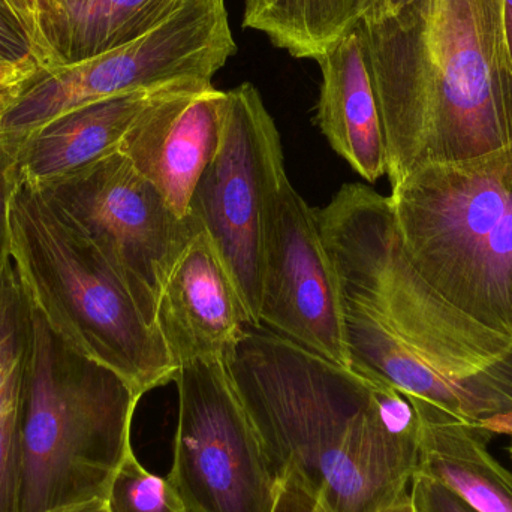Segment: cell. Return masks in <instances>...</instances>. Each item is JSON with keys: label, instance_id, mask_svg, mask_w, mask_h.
Here are the masks:
<instances>
[{"label": "cell", "instance_id": "d4e9b609", "mask_svg": "<svg viewBox=\"0 0 512 512\" xmlns=\"http://www.w3.org/2000/svg\"><path fill=\"white\" fill-rule=\"evenodd\" d=\"M12 164L14 149L8 140L0 137V273L11 258L8 240V195L11 188Z\"/></svg>", "mask_w": 512, "mask_h": 512}, {"label": "cell", "instance_id": "1f68e13d", "mask_svg": "<svg viewBox=\"0 0 512 512\" xmlns=\"http://www.w3.org/2000/svg\"><path fill=\"white\" fill-rule=\"evenodd\" d=\"M27 2H29L30 8H32L33 14H35V2H36V0H27ZM35 21H36V18H35ZM41 59H42V57H41Z\"/></svg>", "mask_w": 512, "mask_h": 512}, {"label": "cell", "instance_id": "7402d4cb", "mask_svg": "<svg viewBox=\"0 0 512 512\" xmlns=\"http://www.w3.org/2000/svg\"><path fill=\"white\" fill-rule=\"evenodd\" d=\"M0 56L11 60L36 59L42 65L32 29L9 0H0Z\"/></svg>", "mask_w": 512, "mask_h": 512}, {"label": "cell", "instance_id": "3957f363", "mask_svg": "<svg viewBox=\"0 0 512 512\" xmlns=\"http://www.w3.org/2000/svg\"><path fill=\"white\" fill-rule=\"evenodd\" d=\"M504 0H414L358 23L387 144L391 186L427 164L512 144V69Z\"/></svg>", "mask_w": 512, "mask_h": 512}, {"label": "cell", "instance_id": "7a4b0ae2", "mask_svg": "<svg viewBox=\"0 0 512 512\" xmlns=\"http://www.w3.org/2000/svg\"><path fill=\"white\" fill-rule=\"evenodd\" d=\"M225 363L277 483L294 478L327 512H381L408 492L418 417L405 393L264 327Z\"/></svg>", "mask_w": 512, "mask_h": 512}, {"label": "cell", "instance_id": "30bf717a", "mask_svg": "<svg viewBox=\"0 0 512 512\" xmlns=\"http://www.w3.org/2000/svg\"><path fill=\"white\" fill-rule=\"evenodd\" d=\"M168 480L191 512H273L277 483L227 363H183Z\"/></svg>", "mask_w": 512, "mask_h": 512}, {"label": "cell", "instance_id": "603a6c76", "mask_svg": "<svg viewBox=\"0 0 512 512\" xmlns=\"http://www.w3.org/2000/svg\"><path fill=\"white\" fill-rule=\"evenodd\" d=\"M409 495L415 512H475L444 484L421 471H415Z\"/></svg>", "mask_w": 512, "mask_h": 512}, {"label": "cell", "instance_id": "e575fe53", "mask_svg": "<svg viewBox=\"0 0 512 512\" xmlns=\"http://www.w3.org/2000/svg\"><path fill=\"white\" fill-rule=\"evenodd\" d=\"M2 110H3V107H2V105H0V111H2Z\"/></svg>", "mask_w": 512, "mask_h": 512}, {"label": "cell", "instance_id": "7c38bea8", "mask_svg": "<svg viewBox=\"0 0 512 512\" xmlns=\"http://www.w3.org/2000/svg\"><path fill=\"white\" fill-rule=\"evenodd\" d=\"M225 92L212 81L162 87L119 146L174 215L191 218L192 195L212 162L224 125Z\"/></svg>", "mask_w": 512, "mask_h": 512}, {"label": "cell", "instance_id": "8992f818", "mask_svg": "<svg viewBox=\"0 0 512 512\" xmlns=\"http://www.w3.org/2000/svg\"><path fill=\"white\" fill-rule=\"evenodd\" d=\"M388 198L403 251L424 282L512 336V144L415 168Z\"/></svg>", "mask_w": 512, "mask_h": 512}, {"label": "cell", "instance_id": "4fadbf2b", "mask_svg": "<svg viewBox=\"0 0 512 512\" xmlns=\"http://www.w3.org/2000/svg\"><path fill=\"white\" fill-rule=\"evenodd\" d=\"M155 324L177 367L222 358L254 327L242 294L209 234L198 231L171 267Z\"/></svg>", "mask_w": 512, "mask_h": 512}, {"label": "cell", "instance_id": "cb8c5ba5", "mask_svg": "<svg viewBox=\"0 0 512 512\" xmlns=\"http://www.w3.org/2000/svg\"><path fill=\"white\" fill-rule=\"evenodd\" d=\"M42 71L44 66L39 60H11L0 56V105L3 110L17 101Z\"/></svg>", "mask_w": 512, "mask_h": 512}, {"label": "cell", "instance_id": "ffe728a7", "mask_svg": "<svg viewBox=\"0 0 512 512\" xmlns=\"http://www.w3.org/2000/svg\"><path fill=\"white\" fill-rule=\"evenodd\" d=\"M105 504L110 512H191L168 477L147 471L132 447L111 478Z\"/></svg>", "mask_w": 512, "mask_h": 512}, {"label": "cell", "instance_id": "2e32d148", "mask_svg": "<svg viewBox=\"0 0 512 512\" xmlns=\"http://www.w3.org/2000/svg\"><path fill=\"white\" fill-rule=\"evenodd\" d=\"M408 397L418 417L417 471L444 484L472 511L512 512V472L490 453L492 433Z\"/></svg>", "mask_w": 512, "mask_h": 512}, {"label": "cell", "instance_id": "4316f807", "mask_svg": "<svg viewBox=\"0 0 512 512\" xmlns=\"http://www.w3.org/2000/svg\"><path fill=\"white\" fill-rule=\"evenodd\" d=\"M414 0H367L360 23L379 24L399 15Z\"/></svg>", "mask_w": 512, "mask_h": 512}, {"label": "cell", "instance_id": "9c48e42d", "mask_svg": "<svg viewBox=\"0 0 512 512\" xmlns=\"http://www.w3.org/2000/svg\"><path fill=\"white\" fill-rule=\"evenodd\" d=\"M35 186L89 237L156 327L159 292L200 224L174 215L119 149Z\"/></svg>", "mask_w": 512, "mask_h": 512}, {"label": "cell", "instance_id": "ba28073f", "mask_svg": "<svg viewBox=\"0 0 512 512\" xmlns=\"http://www.w3.org/2000/svg\"><path fill=\"white\" fill-rule=\"evenodd\" d=\"M282 143L258 89L225 92L221 141L192 195L191 215L218 249L259 327L268 207L285 176Z\"/></svg>", "mask_w": 512, "mask_h": 512}, {"label": "cell", "instance_id": "e0dca14e", "mask_svg": "<svg viewBox=\"0 0 512 512\" xmlns=\"http://www.w3.org/2000/svg\"><path fill=\"white\" fill-rule=\"evenodd\" d=\"M367 0H245L243 26L298 59H318L357 27Z\"/></svg>", "mask_w": 512, "mask_h": 512}, {"label": "cell", "instance_id": "83f0119b", "mask_svg": "<svg viewBox=\"0 0 512 512\" xmlns=\"http://www.w3.org/2000/svg\"><path fill=\"white\" fill-rule=\"evenodd\" d=\"M504 44L512 69V0H504Z\"/></svg>", "mask_w": 512, "mask_h": 512}, {"label": "cell", "instance_id": "9a60e30c", "mask_svg": "<svg viewBox=\"0 0 512 512\" xmlns=\"http://www.w3.org/2000/svg\"><path fill=\"white\" fill-rule=\"evenodd\" d=\"M161 89L143 90L84 105L21 137H2L14 149L12 173L33 185H41L68 176L114 152Z\"/></svg>", "mask_w": 512, "mask_h": 512}, {"label": "cell", "instance_id": "277c9868", "mask_svg": "<svg viewBox=\"0 0 512 512\" xmlns=\"http://www.w3.org/2000/svg\"><path fill=\"white\" fill-rule=\"evenodd\" d=\"M21 357L20 512L105 499L132 447L140 397L119 375L51 331L27 295L18 316Z\"/></svg>", "mask_w": 512, "mask_h": 512}, {"label": "cell", "instance_id": "5b68a950", "mask_svg": "<svg viewBox=\"0 0 512 512\" xmlns=\"http://www.w3.org/2000/svg\"><path fill=\"white\" fill-rule=\"evenodd\" d=\"M9 255L24 294L54 334L113 370L138 397L174 381L179 367L89 237L11 170Z\"/></svg>", "mask_w": 512, "mask_h": 512}, {"label": "cell", "instance_id": "d6a6232c", "mask_svg": "<svg viewBox=\"0 0 512 512\" xmlns=\"http://www.w3.org/2000/svg\"><path fill=\"white\" fill-rule=\"evenodd\" d=\"M508 451H510V457H511V460H512V438H511L510 448H508Z\"/></svg>", "mask_w": 512, "mask_h": 512}, {"label": "cell", "instance_id": "f1b7e54d", "mask_svg": "<svg viewBox=\"0 0 512 512\" xmlns=\"http://www.w3.org/2000/svg\"><path fill=\"white\" fill-rule=\"evenodd\" d=\"M48 512H110L105 499H93V501L81 502V504L68 505V507L56 508Z\"/></svg>", "mask_w": 512, "mask_h": 512}, {"label": "cell", "instance_id": "836d02e7", "mask_svg": "<svg viewBox=\"0 0 512 512\" xmlns=\"http://www.w3.org/2000/svg\"><path fill=\"white\" fill-rule=\"evenodd\" d=\"M71 2H74V0H68V5H69V3H71Z\"/></svg>", "mask_w": 512, "mask_h": 512}, {"label": "cell", "instance_id": "6da1fadb", "mask_svg": "<svg viewBox=\"0 0 512 512\" xmlns=\"http://www.w3.org/2000/svg\"><path fill=\"white\" fill-rule=\"evenodd\" d=\"M316 213L339 277L351 369L512 438V336L424 282L403 251L390 198L354 183Z\"/></svg>", "mask_w": 512, "mask_h": 512}, {"label": "cell", "instance_id": "484cf974", "mask_svg": "<svg viewBox=\"0 0 512 512\" xmlns=\"http://www.w3.org/2000/svg\"><path fill=\"white\" fill-rule=\"evenodd\" d=\"M273 512H327L294 478L279 480Z\"/></svg>", "mask_w": 512, "mask_h": 512}, {"label": "cell", "instance_id": "4dcf8cb0", "mask_svg": "<svg viewBox=\"0 0 512 512\" xmlns=\"http://www.w3.org/2000/svg\"><path fill=\"white\" fill-rule=\"evenodd\" d=\"M381 512H415L414 504H412L411 495H409V490L406 493H403L397 501H394L393 504L388 505L387 508H384Z\"/></svg>", "mask_w": 512, "mask_h": 512}, {"label": "cell", "instance_id": "8fae6325", "mask_svg": "<svg viewBox=\"0 0 512 512\" xmlns=\"http://www.w3.org/2000/svg\"><path fill=\"white\" fill-rule=\"evenodd\" d=\"M259 327L351 369L336 267L318 213L286 174L274 191L265 222Z\"/></svg>", "mask_w": 512, "mask_h": 512}, {"label": "cell", "instance_id": "ac0fdd59", "mask_svg": "<svg viewBox=\"0 0 512 512\" xmlns=\"http://www.w3.org/2000/svg\"><path fill=\"white\" fill-rule=\"evenodd\" d=\"M23 286L14 264L0 273V512H20L21 357L18 316Z\"/></svg>", "mask_w": 512, "mask_h": 512}, {"label": "cell", "instance_id": "d6986e66", "mask_svg": "<svg viewBox=\"0 0 512 512\" xmlns=\"http://www.w3.org/2000/svg\"><path fill=\"white\" fill-rule=\"evenodd\" d=\"M189 0H74L62 63L80 62L128 44L167 20Z\"/></svg>", "mask_w": 512, "mask_h": 512}, {"label": "cell", "instance_id": "52a82bcc", "mask_svg": "<svg viewBox=\"0 0 512 512\" xmlns=\"http://www.w3.org/2000/svg\"><path fill=\"white\" fill-rule=\"evenodd\" d=\"M237 51L225 0H189L146 35L80 62L44 68L0 111V137L18 138L84 105L182 81H212Z\"/></svg>", "mask_w": 512, "mask_h": 512}, {"label": "cell", "instance_id": "5bb4252c", "mask_svg": "<svg viewBox=\"0 0 512 512\" xmlns=\"http://www.w3.org/2000/svg\"><path fill=\"white\" fill-rule=\"evenodd\" d=\"M322 83L316 125L358 176H387V144L372 71L357 27L316 59Z\"/></svg>", "mask_w": 512, "mask_h": 512}, {"label": "cell", "instance_id": "f546056e", "mask_svg": "<svg viewBox=\"0 0 512 512\" xmlns=\"http://www.w3.org/2000/svg\"><path fill=\"white\" fill-rule=\"evenodd\" d=\"M9 3H11L12 6H14L15 11H17L18 14H20L21 17H23V20L26 21L27 26H29L30 29H32L33 35H35L36 44H38V38H36L35 14H33L29 2H27V0H9ZM42 65H44V63H42Z\"/></svg>", "mask_w": 512, "mask_h": 512}, {"label": "cell", "instance_id": "44dd1931", "mask_svg": "<svg viewBox=\"0 0 512 512\" xmlns=\"http://www.w3.org/2000/svg\"><path fill=\"white\" fill-rule=\"evenodd\" d=\"M35 18L36 38L44 68L60 65L68 26V0H36Z\"/></svg>", "mask_w": 512, "mask_h": 512}]
</instances>
